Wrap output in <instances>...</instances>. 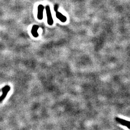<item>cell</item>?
Returning a JSON list of instances; mask_svg holds the SVG:
<instances>
[{
    "label": "cell",
    "instance_id": "6da1fadb",
    "mask_svg": "<svg viewBox=\"0 0 130 130\" xmlns=\"http://www.w3.org/2000/svg\"><path fill=\"white\" fill-rule=\"evenodd\" d=\"M45 9H46V12L48 24L49 25H52L54 23V21H53V19L52 18L50 8V7L49 5H47L45 7Z\"/></svg>",
    "mask_w": 130,
    "mask_h": 130
},
{
    "label": "cell",
    "instance_id": "7a4b0ae2",
    "mask_svg": "<svg viewBox=\"0 0 130 130\" xmlns=\"http://www.w3.org/2000/svg\"><path fill=\"white\" fill-rule=\"evenodd\" d=\"M2 92H3V94L0 97V102H2L6 98L8 92L10 90V87L9 85H6L4 87H3L2 89Z\"/></svg>",
    "mask_w": 130,
    "mask_h": 130
},
{
    "label": "cell",
    "instance_id": "3957f363",
    "mask_svg": "<svg viewBox=\"0 0 130 130\" xmlns=\"http://www.w3.org/2000/svg\"><path fill=\"white\" fill-rule=\"evenodd\" d=\"M56 6H57V5L55 6V10L56 11V18L58 19L59 20H60L61 22H65L67 20V18L65 17V15H64L63 14H62L60 12H59L57 11V7Z\"/></svg>",
    "mask_w": 130,
    "mask_h": 130
},
{
    "label": "cell",
    "instance_id": "277c9868",
    "mask_svg": "<svg viewBox=\"0 0 130 130\" xmlns=\"http://www.w3.org/2000/svg\"><path fill=\"white\" fill-rule=\"evenodd\" d=\"M44 9V6L42 5H39L38 7V19L42 20L43 19V12Z\"/></svg>",
    "mask_w": 130,
    "mask_h": 130
},
{
    "label": "cell",
    "instance_id": "5b68a950",
    "mask_svg": "<svg viewBox=\"0 0 130 130\" xmlns=\"http://www.w3.org/2000/svg\"><path fill=\"white\" fill-rule=\"evenodd\" d=\"M116 121L121 123L122 125H123L126 126H127L128 128H129L130 129V122L128 121H125L122 119H119V118H116Z\"/></svg>",
    "mask_w": 130,
    "mask_h": 130
},
{
    "label": "cell",
    "instance_id": "8992f818",
    "mask_svg": "<svg viewBox=\"0 0 130 130\" xmlns=\"http://www.w3.org/2000/svg\"><path fill=\"white\" fill-rule=\"evenodd\" d=\"M39 28V27L37 25H34L32 27V28L31 29V33L34 37H37L39 36L37 32L38 29Z\"/></svg>",
    "mask_w": 130,
    "mask_h": 130
},
{
    "label": "cell",
    "instance_id": "52a82bcc",
    "mask_svg": "<svg viewBox=\"0 0 130 130\" xmlns=\"http://www.w3.org/2000/svg\"><path fill=\"white\" fill-rule=\"evenodd\" d=\"M0 91H1V90H0Z\"/></svg>",
    "mask_w": 130,
    "mask_h": 130
}]
</instances>
